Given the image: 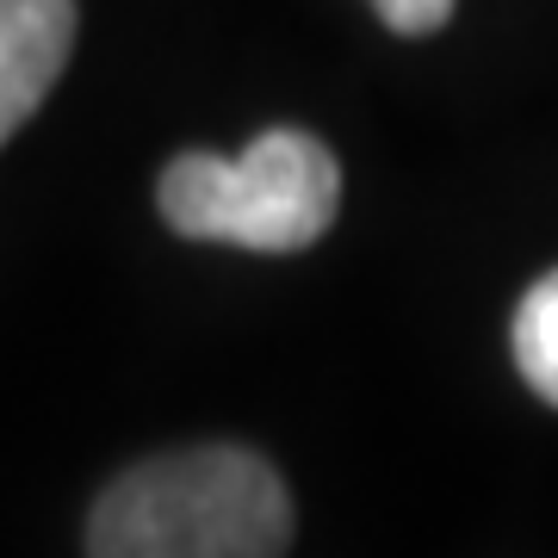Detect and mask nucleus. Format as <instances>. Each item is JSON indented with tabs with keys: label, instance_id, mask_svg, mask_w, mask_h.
Masks as SVG:
<instances>
[{
	"label": "nucleus",
	"instance_id": "obj_1",
	"mask_svg": "<svg viewBox=\"0 0 558 558\" xmlns=\"http://www.w3.org/2000/svg\"><path fill=\"white\" fill-rule=\"evenodd\" d=\"M292 546V497L248 447H186L131 465L87 521L100 558H274Z\"/></svg>",
	"mask_w": 558,
	"mask_h": 558
},
{
	"label": "nucleus",
	"instance_id": "obj_2",
	"mask_svg": "<svg viewBox=\"0 0 558 558\" xmlns=\"http://www.w3.org/2000/svg\"><path fill=\"white\" fill-rule=\"evenodd\" d=\"M161 218L193 242L299 255L336 223L341 168L311 131H260L236 161L186 149L161 168Z\"/></svg>",
	"mask_w": 558,
	"mask_h": 558
},
{
	"label": "nucleus",
	"instance_id": "obj_3",
	"mask_svg": "<svg viewBox=\"0 0 558 558\" xmlns=\"http://www.w3.org/2000/svg\"><path fill=\"white\" fill-rule=\"evenodd\" d=\"M75 50V0H0V143L57 87Z\"/></svg>",
	"mask_w": 558,
	"mask_h": 558
},
{
	"label": "nucleus",
	"instance_id": "obj_4",
	"mask_svg": "<svg viewBox=\"0 0 558 558\" xmlns=\"http://www.w3.org/2000/svg\"><path fill=\"white\" fill-rule=\"evenodd\" d=\"M515 366L539 398L558 410V267L527 286L515 304Z\"/></svg>",
	"mask_w": 558,
	"mask_h": 558
},
{
	"label": "nucleus",
	"instance_id": "obj_5",
	"mask_svg": "<svg viewBox=\"0 0 558 558\" xmlns=\"http://www.w3.org/2000/svg\"><path fill=\"white\" fill-rule=\"evenodd\" d=\"M373 13L403 38H422V32H440L453 20V0H373Z\"/></svg>",
	"mask_w": 558,
	"mask_h": 558
}]
</instances>
